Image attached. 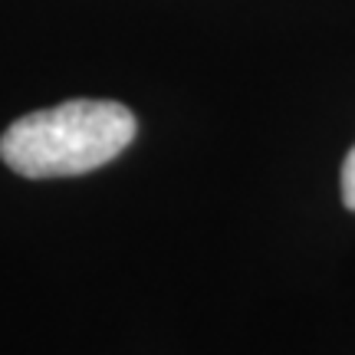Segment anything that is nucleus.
Returning a JSON list of instances; mask_svg holds the SVG:
<instances>
[{"label":"nucleus","instance_id":"1","mask_svg":"<svg viewBox=\"0 0 355 355\" xmlns=\"http://www.w3.org/2000/svg\"><path fill=\"white\" fill-rule=\"evenodd\" d=\"M135 132L139 122L122 102L69 99L20 115L0 135V158L24 178L86 175L119 158Z\"/></svg>","mask_w":355,"mask_h":355},{"label":"nucleus","instance_id":"2","mask_svg":"<svg viewBox=\"0 0 355 355\" xmlns=\"http://www.w3.org/2000/svg\"><path fill=\"white\" fill-rule=\"evenodd\" d=\"M343 201L349 211H355V145L352 152L345 155V165H343Z\"/></svg>","mask_w":355,"mask_h":355}]
</instances>
